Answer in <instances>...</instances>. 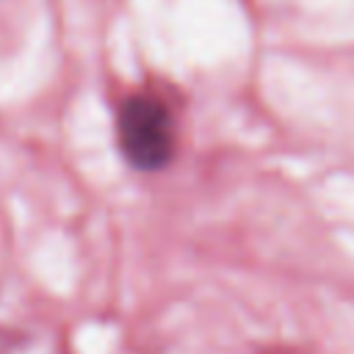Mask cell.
Wrapping results in <instances>:
<instances>
[{"mask_svg": "<svg viewBox=\"0 0 354 354\" xmlns=\"http://www.w3.org/2000/svg\"><path fill=\"white\" fill-rule=\"evenodd\" d=\"M122 158L138 171H160L174 160L177 127L171 108L149 91L127 94L116 111Z\"/></svg>", "mask_w": 354, "mask_h": 354, "instance_id": "cell-1", "label": "cell"}]
</instances>
